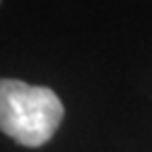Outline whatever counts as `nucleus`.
Listing matches in <instances>:
<instances>
[{
  "instance_id": "obj_1",
  "label": "nucleus",
  "mask_w": 152,
  "mask_h": 152,
  "mask_svg": "<svg viewBox=\"0 0 152 152\" xmlns=\"http://www.w3.org/2000/svg\"><path fill=\"white\" fill-rule=\"evenodd\" d=\"M64 121V104L49 87L0 78V131L19 146L47 144Z\"/></svg>"
}]
</instances>
